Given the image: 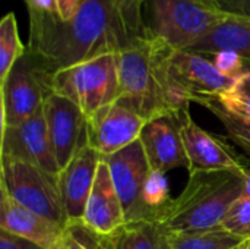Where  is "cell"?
<instances>
[{
  "mask_svg": "<svg viewBox=\"0 0 250 249\" xmlns=\"http://www.w3.org/2000/svg\"><path fill=\"white\" fill-rule=\"evenodd\" d=\"M130 41L119 0H82L69 21L29 13L26 48L51 75L101 54L119 53Z\"/></svg>",
  "mask_w": 250,
  "mask_h": 249,
  "instance_id": "6da1fadb",
  "label": "cell"
},
{
  "mask_svg": "<svg viewBox=\"0 0 250 249\" xmlns=\"http://www.w3.org/2000/svg\"><path fill=\"white\" fill-rule=\"evenodd\" d=\"M173 50L148 28L117 53L119 98L146 122L166 113L189 109V103L177 94L170 78L168 63Z\"/></svg>",
  "mask_w": 250,
  "mask_h": 249,
  "instance_id": "7a4b0ae2",
  "label": "cell"
},
{
  "mask_svg": "<svg viewBox=\"0 0 250 249\" xmlns=\"http://www.w3.org/2000/svg\"><path fill=\"white\" fill-rule=\"evenodd\" d=\"M243 173L193 172L183 191L171 200L161 220L171 233L221 226L233 203L242 195Z\"/></svg>",
  "mask_w": 250,
  "mask_h": 249,
  "instance_id": "3957f363",
  "label": "cell"
},
{
  "mask_svg": "<svg viewBox=\"0 0 250 249\" xmlns=\"http://www.w3.org/2000/svg\"><path fill=\"white\" fill-rule=\"evenodd\" d=\"M51 91L73 101L89 119L120 95L117 53H107L51 75Z\"/></svg>",
  "mask_w": 250,
  "mask_h": 249,
  "instance_id": "277c9868",
  "label": "cell"
},
{
  "mask_svg": "<svg viewBox=\"0 0 250 249\" xmlns=\"http://www.w3.org/2000/svg\"><path fill=\"white\" fill-rule=\"evenodd\" d=\"M0 189L18 204L57 223L62 227L69 225L60 188L59 175L41 167L0 156Z\"/></svg>",
  "mask_w": 250,
  "mask_h": 249,
  "instance_id": "5b68a950",
  "label": "cell"
},
{
  "mask_svg": "<svg viewBox=\"0 0 250 249\" xmlns=\"http://www.w3.org/2000/svg\"><path fill=\"white\" fill-rule=\"evenodd\" d=\"M149 31L174 50H188L227 18L202 0H149Z\"/></svg>",
  "mask_w": 250,
  "mask_h": 249,
  "instance_id": "8992f818",
  "label": "cell"
},
{
  "mask_svg": "<svg viewBox=\"0 0 250 249\" xmlns=\"http://www.w3.org/2000/svg\"><path fill=\"white\" fill-rule=\"evenodd\" d=\"M51 73L28 51L13 65L0 84L1 126L19 125L38 113L51 94Z\"/></svg>",
  "mask_w": 250,
  "mask_h": 249,
  "instance_id": "52a82bcc",
  "label": "cell"
},
{
  "mask_svg": "<svg viewBox=\"0 0 250 249\" xmlns=\"http://www.w3.org/2000/svg\"><path fill=\"white\" fill-rule=\"evenodd\" d=\"M103 160L107 163L114 186L119 192L125 220H155L149 219L144 205V189L151 167L142 142L138 139L119 153L103 157Z\"/></svg>",
  "mask_w": 250,
  "mask_h": 249,
  "instance_id": "ba28073f",
  "label": "cell"
},
{
  "mask_svg": "<svg viewBox=\"0 0 250 249\" xmlns=\"http://www.w3.org/2000/svg\"><path fill=\"white\" fill-rule=\"evenodd\" d=\"M168 69L177 94L188 103L217 98L236 79L218 72L207 56L188 50H173Z\"/></svg>",
  "mask_w": 250,
  "mask_h": 249,
  "instance_id": "9c48e42d",
  "label": "cell"
},
{
  "mask_svg": "<svg viewBox=\"0 0 250 249\" xmlns=\"http://www.w3.org/2000/svg\"><path fill=\"white\" fill-rule=\"evenodd\" d=\"M182 138L189 158V173L193 172H239L248 170L243 158L224 138L202 129L190 116L189 109L179 112Z\"/></svg>",
  "mask_w": 250,
  "mask_h": 249,
  "instance_id": "30bf717a",
  "label": "cell"
},
{
  "mask_svg": "<svg viewBox=\"0 0 250 249\" xmlns=\"http://www.w3.org/2000/svg\"><path fill=\"white\" fill-rule=\"evenodd\" d=\"M146 120L117 98L88 119V144L103 157L119 153L139 139Z\"/></svg>",
  "mask_w": 250,
  "mask_h": 249,
  "instance_id": "8fae6325",
  "label": "cell"
},
{
  "mask_svg": "<svg viewBox=\"0 0 250 249\" xmlns=\"http://www.w3.org/2000/svg\"><path fill=\"white\" fill-rule=\"evenodd\" d=\"M1 132V157H10L59 175L60 167L48 135L42 109L28 120L6 126Z\"/></svg>",
  "mask_w": 250,
  "mask_h": 249,
  "instance_id": "7c38bea8",
  "label": "cell"
},
{
  "mask_svg": "<svg viewBox=\"0 0 250 249\" xmlns=\"http://www.w3.org/2000/svg\"><path fill=\"white\" fill-rule=\"evenodd\" d=\"M48 135L60 170L88 144V117L69 98L51 92L42 106Z\"/></svg>",
  "mask_w": 250,
  "mask_h": 249,
  "instance_id": "4fadbf2b",
  "label": "cell"
},
{
  "mask_svg": "<svg viewBox=\"0 0 250 249\" xmlns=\"http://www.w3.org/2000/svg\"><path fill=\"white\" fill-rule=\"evenodd\" d=\"M139 141L152 170L161 173L174 169L189 170L179 113H166L148 120L141 132Z\"/></svg>",
  "mask_w": 250,
  "mask_h": 249,
  "instance_id": "5bb4252c",
  "label": "cell"
},
{
  "mask_svg": "<svg viewBox=\"0 0 250 249\" xmlns=\"http://www.w3.org/2000/svg\"><path fill=\"white\" fill-rule=\"evenodd\" d=\"M103 156L85 144L59 173V188L69 222H81Z\"/></svg>",
  "mask_w": 250,
  "mask_h": 249,
  "instance_id": "9a60e30c",
  "label": "cell"
},
{
  "mask_svg": "<svg viewBox=\"0 0 250 249\" xmlns=\"http://www.w3.org/2000/svg\"><path fill=\"white\" fill-rule=\"evenodd\" d=\"M82 222L98 235H108L126 223L119 192L104 160L98 167Z\"/></svg>",
  "mask_w": 250,
  "mask_h": 249,
  "instance_id": "2e32d148",
  "label": "cell"
},
{
  "mask_svg": "<svg viewBox=\"0 0 250 249\" xmlns=\"http://www.w3.org/2000/svg\"><path fill=\"white\" fill-rule=\"evenodd\" d=\"M0 229L50 249L64 227L18 204L0 189Z\"/></svg>",
  "mask_w": 250,
  "mask_h": 249,
  "instance_id": "e0dca14e",
  "label": "cell"
},
{
  "mask_svg": "<svg viewBox=\"0 0 250 249\" xmlns=\"http://www.w3.org/2000/svg\"><path fill=\"white\" fill-rule=\"evenodd\" d=\"M100 249H173L171 232L163 220L126 222L108 235H100Z\"/></svg>",
  "mask_w": 250,
  "mask_h": 249,
  "instance_id": "ac0fdd59",
  "label": "cell"
},
{
  "mask_svg": "<svg viewBox=\"0 0 250 249\" xmlns=\"http://www.w3.org/2000/svg\"><path fill=\"white\" fill-rule=\"evenodd\" d=\"M188 51L204 56H212L220 51H233L245 62H250V18L227 16L192 44Z\"/></svg>",
  "mask_w": 250,
  "mask_h": 249,
  "instance_id": "d6986e66",
  "label": "cell"
},
{
  "mask_svg": "<svg viewBox=\"0 0 250 249\" xmlns=\"http://www.w3.org/2000/svg\"><path fill=\"white\" fill-rule=\"evenodd\" d=\"M173 249H250V239L240 238L226 230L223 226L186 232L171 233Z\"/></svg>",
  "mask_w": 250,
  "mask_h": 249,
  "instance_id": "ffe728a7",
  "label": "cell"
},
{
  "mask_svg": "<svg viewBox=\"0 0 250 249\" xmlns=\"http://www.w3.org/2000/svg\"><path fill=\"white\" fill-rule=\"evenodd\" d=\"M25 53L26 47L19 37L16 16L13 12H9L0 21V84Z\"/></svg>",
  "mask_w": 250,
  "mask_h": 249,
  "instance_id": "44dd1931",
  "label": "cell"
},
{
  "mask_svg": "<svg viewBox=\"0 0 250 249\" xmlns=\"http://www.w3.org/2000/svg\"><path fill=\"white\" fill-rule=\"evenodd\" d=\"M215 100L230 114L250 122V70H245L237 76Z\"/></svg>",
  "mask_w": 250,
  "mask_h": 249,
  "instance_id": "7402d4cb",
  "label": "cell"
},
{
  "mask_svg": "<svg viewBox=\"0 0 250 249\" xmlns=\"http://www.w3.org/2000/svg\"><path fill=\"white\" fill-rule=\"evenodd\" d=\"M198 104L204 106L205 109H208L226 128L229 139L237 145L248 157L250 158V122L242 120L233 114H230L229 112H226L215 98H208V100H202Z\"/></svg>",
  "mask_w": 250,
  "mask_h": 249,
  "instance_id": "603a6c76",
  "label": "cell"
},
{
  "mask_svg": "<svg viewBox=\"0 0 250 249\" xmlns=\"http://www.w3.org/2000/svg\"><path fill=\"white\" fill-rule=\"evenodd\" d=\"M171 200L166 173L151 169L144 189V205L149 219L161 220Z\"/></svg>",
  "mask_w": 250,
  "mask_h": 249,
  "instance_id": "cb8c5ba5",
  "label": "cell"
},
{
  "mask_svg": "<svg viewBox=\"0 0 250 249\" xmlns=\"http://www.w3.org/2000/svg\"><path fill=\"white\" fill-rule=\"evenodd\" d=\"M50 249H100V235L91 230L82 220L69 222Z\"/></svg>",
  "mask_w": 250,
  "mask_h": 249,
  "instance_id": "d4e9b609",
  "label": "cell"
},
{
  "mask_svg": "<svg viewBox=\"0 0 250 249\" xmlns=\"http://www.w3.org/2000/svg\"><path fill=\"white\" fill-rule=\"evenodd\" d=\"M221 226L233 235L250 239V198L239 197L230 207Z\"/></svg>",
  "mask_w": 250,
  "mask_h": 249,
  "instance_id": "484cf974",
  "label": "cell"
},
{
  "mask_svg": "<svg viewBox=\"0 0 250 249\" xmlns=\"http://www.w3.org/2000/svg\"><path fill=\"white\" fill-rule=\"evenodd\" d=\"M145 0H119L120 15L129 37L133 40L146 32L148 26L142 19V4Z\"/></svg>",
  "mask_w": 250,
  "mask_h": 249,
  "instance_id": "4316f807",
  "label": "cell"
},
{
  "mask_svg": "<svg viewBox=\"0 0 250 249\" xmlns=\"http://www.w3.org/2000/svg\"><path fill=\"white\" fill-rule=\"evenodd\" d=\"M212 63L227 78H237L245 72V60L233 51H220L212 54Z\"/></svg>",
  "mask_w": 250,
  "mask_h": 249,
  "instance_id": "83f0119b",
  "label": "cell"
},
{
  "mask_svg": "<svg viewBox=\"0 0 250 249\" xmlns=\"http://www.w3.org/2000/svg\"><path fill=\"white\" fill-rule=\"evenodd\" d=\"M202 1L223 15L250 18V0H202Z\"/></svg>",
  "mask_w": 250,
  "mask_h": 249,
  "instance_id": "f1b7e54d",
  "label": "cell"
},
{
  "mask_svg": "<svg viewBox=\"0 0 250 249\" xmlns=\"http://www.w3.org/2000/svg\"><path fill=\"white\" fill-rule=\"evenodd\" d=\"M0 249H47L35 242L19 238L0 229Z\"/></svg>",
  "mask_w": 250,
  "mask_h": 249,
  "instance_id": "f546056e",
  "label": "cell"
},
{
  "mask_svg": "<svg viewBox=\"0 0 250 249\" xmlns=\"http://www.w3.org/2000/svg\"><path fill=\"white\" fill-rule=\"evenodd\" d=\"M28 6V13L41 15H59L56 0H25Z\"/></svg>",
  "mask_w": 250,
  "mask_h": 249,
  "instance_id": "4dcf8cb0",
  "label": "cell"
},
{
  "mask_svg": "<svg viewBox=\"0 0 250 249\" xmlns=\"http://www.w3.org/2000/svg\"><path fill=\"white\" fill-rule=\"evenodd\" d=\"M57 13L62 21H69L78 12L82 0H56Z\"/></svg>",
  "mask_w": 250,
  "mask_h": 249,
  "instance_id": "1f68e13d",
  "label": "cell"
},
{
  "mask_svg": "<svg viewBox=\"0 0 250 249\" xmlns=\"http://www.w3.org/2000/svg\"><path fill=\"white\" fill-rule=\"evenodd\" d=\"M245 198H250V169L243 173V183H242V195Z\"/></svg>",
  "mask_w": 250,
  "mask_h": 249,
  "instance_id": "d6a6232c",
  "label": "cell"
}]
</instances>
